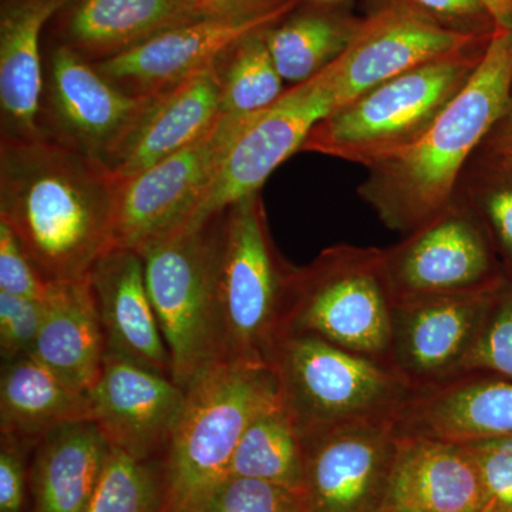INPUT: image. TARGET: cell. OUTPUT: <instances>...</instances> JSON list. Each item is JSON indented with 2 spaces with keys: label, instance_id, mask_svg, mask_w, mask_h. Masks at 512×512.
Wrapping results in <instances>:
<instances>
[{
  "label": "cell",
  "instance_id": "1",
  "mask_svg": "<svg viewBox=\"0 0 512 512\" xmlns=\"http://www.w3.org/2000/svg\"><path fill=\"white\" fill-rule=\"evenodd\" d=\"M119 181L46 137L2 136L0 220L49 282L86 278L111 249Z\"/></svg>",
  "mask_w": 512,
  "mask_h": 512
},
{
  "label": "cell",
  "instance_id": "2",
  "mask_svg": "<svg viewBox=\"0 0 512 512\" xmlns=\"http://www.w3.org/2000/svg\"><path fill=\"white\" fill-rule=\"evenodd\" d=\"M512 101V29L495 30L483 59L429 130L367 168L359 195L394 231L409 234L456 197L464 168Z\"/></svg>",
  "mask_w": 512,
  "mask_h": 512
},
{
  "label": "cell",
  "instance_id": "3",
  "mask_svg": "<svg viewBox=\"0 0 512 512\" xmlns=\"http://www.w3.org/2000/svg\"><path fill=\"white\" fill-rule=\"evenodd\" d=\"M281 403L271 367L220 363L187 389L164 458V512H200L229 476L242 434L259 413Z\"/></svg>",
  "mask_w": 512,
  "mask_h": 512
},
{
  "label": "cell",
  "instance_id": "4",
  "mask_svg": "<svg viewBox=\"0 0 512 512\" xmlns=\"http://www.w3.org/2000/svg\"><path fill=\"white\" fill-rule=\"evenodd\" d=\"M488 43L414 67L333 111L301 151L370 168L412 146L466 86Z\"/></svg>",
  "mask_w": 512,
  "mask_h": 512
},
{
  "label": "cell",
  "instance_id": "5",
  "mask_svg": "<svg viewBox=\"0 0 512 512\" xmlns=\"http://www.w3.org/2000/svg\"><path fill=\"white\" fill-rule=\"evenodd\" d=\"M293 268L276 251L259 192L222 212L217 272L221 363L269 367L284 330Z\"/></svg>",
  "mask_w": 512,
  "mask_h": 512
},
{
  "label": "cell",
  "instance_id": "6",
  "mask_svg": "<svg viewBox=\"0 0 512 512\" xmlns=\"http://www.w3.org/2000/svg\"><path fill=\"white\" fill-rule=\"evenodd\" d=\"M393 306L386 249L336 245L293 268L282 335L311 333L386 366Z\"/></svg>",
  "mask_w": 512,
  "mask_h": 512
},
{
  "label": "cell",
  "instance_id": "7",
  "mask_svg": "<svg viewBox=\"0 0 512 512\" xmlns=\"http://www.w3.org/2000/svg\"><path fill=\"white\" fill-rule=\"evenodd\" d=\"M269 367L302 441L356 421L392 416L417 393L389 367L311 333L282 335Z\"/></svg>",
  "mask_w": 512,
  "mask_h": 512
},
{
  "label": "cell",
  "instance_id": "8",
  "mask_svg": "<svg viewBox=\"0 0 512 512\" xmlns=\"http://www.w3.org/2000/svg\"><path fill=\"white\" fill-rule=\"evenodd\" d=\"M220 239L221 214L202 228L175 231L138 251L173 380L184 390L222 362Z\"/></svg>",
  "mask_w": 512,
  "mask_h": 512
},
{
  "label": "cell",
  "instance_id": "9",
  "mask_svg": "<svg viewBox=\"0 0 512 512\" xmlns=\"http://www.w3.org/2000/svg\"><path fill=\"white\" fill-rule=\"evenodd\" d=\"M258 114H221L214 126L190 146L143 173L119 181L111 249L138 252L180 228L210 187L235 141Z\"/></svg>",
  "mask_w": 512,
  "mask_h": 512
},
{
  "label": "cell",
  "instance_id": "10",
  "mask_svg": "<svg viewBox=\"0 0 512 512\" xmlns=\"http://www.w3.org/2000/svg\"><path fill=\"white\" fill-rule=\"evenodd\" d=\"M491 37L443 28L406 0H376L345 53L320 73L336 111L414 67L485 45Z\"/></svg>",
  "mask_w": 512,
  "mask_h": 512
},
{
  "label": "cell",
  "instance_id": "11",
  "mask_svg": "<svg viewBox=\"0 0 512 512\" xmlns=\"http://www.w3.org/2000/svg\"><path fill=\"white\" fill-rule=\"evenodd\" d=\"M332 113L322 74L286 89L235 141L210 187L175 231L202 228L238 201L261 191L269 175L299 153L312 128Z\"/></svg>",
  "mask_w": 512,
  "mask_h": 512
},
{
  "label": "cell",
  "instance_id": "12",
  "mask_svg": "<svg viewBox=\"0 0 512 512\" xmlns=\"http://www.w3.org/2000/svg\"><path fill=\"white\" fill-rule=\"evenodd\" d=\"M151 99L124 93L94 63L62 45L47 67L40 131L43 137L104 164Z\"/></svg>",
  "mask_w": 512,
  "mask_h": 512
},
{
  "label": "cell",
  "instance_id": "13",
  "mask_svg": "<svg viewBox=\"0 0 512 512\" xmlns=\"http://www.w3.org/2000/svg\"><path fill=\"white\" fill-rule=\"evenodd\" d=\"M396 414L303 440V512H389Z\"/></svg>",
  "mask_w": 512,
  "mask_h": 512
},
{
  "label": "cell",
  "instance_id": "14",
  "mask_svg": "<svg viewBox=\"0 0 512 512\" xmlns=\"http://www.w3.org/2000/svg\"><path fill=\"white\" fill-rule=\"evenodd\" d=\"M498 288L396 299L386 367L414 392L456 379Z\"/></svg>",
  "mask_w": 512,
  "mask_h": 512
},
{
  "label": "cell",
  "instance_id": "15",
  "mask_svg": "<svg viewBox=\"0 0 512 512\" xmlns=\"http://www.w3.org/2000/svg\"><path fill=\"white\" fill-rule=\"evenodd\" d=\"M396 299L426 298L476 291L498 282L485 229L470 207L454 200L386 249Z\"/></svg>",
  "mask_w": 512,
  "mask_h": 512
},
{
  "label": "cell",
  "instance_id": "16",
  "mask_svg": "<svg viewBox=\"0 0 512 512\" xmlns=\"http://www.w3.org/2000/svg\"><path fill=\"white\" fill-rule=\"evenodd\" d=\"M301 2L288 0L274 12L255 18L192 20L94 66L130 96H158L220 62L239 40L275 25Z\"/></svg>",
  "mask_w": 512,
  "mask_h": 512
},
{
  "label": "cell",
  "instance_id": "17",
  "mask_svg": "<svg viewBox=\"0 0 512 512\" xmlns=\"http://www.w3.org/2000/svg\"><path fill=\"white\" fill-rule=\"evenodd\" d=\"M89 397L93 421L110 446L150 461L165 454L183 414L187 390L173 377L106 353Z\"/></svg>",
  "mask_w": 512,
  "mask_h": 512
},
{
  "label": "cell",
  "instance_id": "18",
  "mask_svg": "<svg viewBox=\"0 0 512 512\" xmlns=\"http://www.w3.org/2000/svg\"><path fill=\"white\" fill-rule=\"evenodd\" d=\"M107 353L173 377L160 323L146 284L141 255L113 248L87 274Z\"/></svg>",
  "mask_w": 512,
  "mask_h": 512
},
{
  "label": "cell",
  "instance_id": "19",
  "mask_svg": "<svg viewBox=\"0 0 512 512\" xmlns=\"http://www.w3.org/2000/svg\"><path fill=\"white\" fill-rule=\"evenodd\" d=\"M220 62L150 100L104 163L117 181L143 173L214 126L222 114Z\"/></svg>",
  "mask_w": 512,
  "mask_h": 512
},
{
  "label": "cell",
  "instance_id": "20",
  "mask_svg": "<svg viewBox=\"0 0 512 512\" xmlns=\"http://www.w3.org/2000/svg\"><path fill=\"white\" fill-rule=\"evenodd\" d=\"M387 505L389 512H488L480 471L463 443L407 434H397Z\"/></svg>",
  "mask_w": 512,
  "mask_h": 512
},
{
  "label": "cell",
  "instance_id": "21",
  "mask_svg": "<svg viewBox=\"0 0 512 512\" xmlns=\"http://www.w3.org/2000/svg\"><path fill=\"white\" fill-rule=\"evenodd\" d=\"M394 420L400 436L457 443L512 436V380H448L414 393Z\"/></svg>",
  "mask_w": 512,
  "mask_h": 512
},
{
  "label": "cell",
  "instance_id": "22",
  "mask_svg": "<svg viewBox=\"0 0 512 512\" xmlns=\"http://www.w3.org/2000/svg\"><path fill=\"white\" fill-rule=\"evenodd\" d=\"M73 0H9L0 18V110L2 136L39 138L45 76L40 35Z\"/></svg>",
  "mask_w": 512,
  "mask_h": 512
},
{
  "label": "cell",
  "instance_id": "23",
  "mask_svg": "<svg viewBox=\"0 0 512 512\" xmlns=\"http://www.w3.org/2000/svg\"><path fill=\"white\" fill-rule=\"evenodd\" d=\"M107 348L89 281L53 282L32 355L64 382L89 393Z\"/></svg>",
  "mask_w": 512,
  "mask_h": 512
},
{
  "label": "cell",
  "instance_id": "24",
  "mask_svg": "<svg viewBox=\"0 0 512 512\" xmlns=\"http://www.w3.org/2000/svg\"><path fill=\"white\" fill-rule=\"evenodd\" d=\"M69 6L64 45L99 60L205 18L195 0H73Z\"/></svg>",
  "mask_w": 512,
  "mask_h": 512
},
{
  "label": "cell",
  "instance_id": "25",
  "mask_svg": "<svg viewBox=\"0 0 512 512\" xmlns=\"http://www.w3.org/2000/svg\"><path fill=\"white\" fill-rule=\"evenodd\" d=\"M84 420H93L89 393L64 382L33 356L3 362L2 437L37 446L52 431Z\"/></svg>",
  "mask_w": 512,
  "mask_h": 512
},
{
  "label": "cell",
  "instance_id": "26",
  "mask_svg": "<svg viewBox=\"0 0 512 512\" xmlns=\"http://www.w3.org/2000/svg\"><path fill=\"white\" fill-rule=\"evenodd\" d=\"M111 446L93 420L52 431L37 443L35 512H86Z\"/></svg>",
  "mask_w": 512,
  "mask_h": 512
},
{
  "label": "cell",
  "instance_id": "27",
  "mask_svg": "<svg viewBox=\"0 0 512 512\" xmlns=\"http://www.w3.org/2000/svg\"><path fill=\"white\" fill-rule=\"evenodd\" d=\"M301 3L265 30L266 45L276 70L292 86L308 82L335 62L355 39L365 16L340 2Z\"/></svg>",
  "mask_w": 512,
  "mask_h": 512
},
{
  "label": "cell",
  "instance_id": "28",
  "mask_svg": "<svg viewBox=\"0 0 512 512\" xmlns=\"http://www.w3.org/2000/svg\"><path fill=\"white\" fill-rule=\"evenodd\" d=\"M229 476L256 478L302 494L305 451L282 402L249 423L232 457Z\"/></svg>",
  "mask_w": 512,
  "mask_h": 512
},
{
  "label": "cell",
  "instance_id": "29",
  "mask_svg": "<svg viewBox=\"0 0 512 512\" xmlns=\"http://www.w3.org/2000/svg\"><path fill=\"white\" fill-rule=\"evenodd\" d=\"M265 29L251 33L222 57L221 113L251 116L268 110L286 92L266 45Z\"/></svg>",
  "mask_w": 512,
  "mask_h": 512
},
{
  "label": "cell",
  "instance_id": "30",
  "mask_svg": "<svg viewBox=\"0 0 512 512\" xmlns=\"http://www.w3.org/2000/svg\"><path fill=\"white\" fill-rule=\"evenodd\" d=\"M164 498L150 461L111 447L86 512H164Z\"/></svg>",
  "mask_w": 512,
  "mask_h": 512
},
{
  "label": "cell",
  "instance_id": "31",
  "mask_svg": "<svg viewBox=\"0 0 512 512\" xmlns=\"http://www.w3.org/2000/svg\"><path fill=\"white\" fill-rule=\"evenodd\" d=\"M457 197L493 232L498 244L512 258V167L476 151L464 168Z\"/></svg>",
  "mask_w": 512,
  "mask_h": 512
},
{
  "label": "cell",
  "instance_id": "32",
  "mask_svg": "<svg viewBox=\"0 0 512 512\" xmlns=\"http://www.w3.org/2000/svg\"><path fill=\"white\" fill-rule=\"evenodd\" d=\"M498 289L457 377L481 370L512 380V293Z\"/></svg>",
  "mask_w": 512,
  "mask_h": 512
},
{
  "label": "cell",
  "instance_id": "33",
  "mask_svg": "<svg viewBox=\"0 0 512 512\" xmlns=\"http://www.w3.org/2000/svg\"><path fill=\"white\" fill-rule=\"evenodd\" d=\"M200 512H303L298 491L256 478L228 476Z\"/></svg>",
  "mask_w": 512,
  "mask_h": 512
},
{
  "label": "cell",
  "instance_id": "34",
  "mask_svg": "<svg viewBox=\"0 0 512 512\" xmlns=\"http://www.w3.org/2000/svg\"><path fill=\"white\" fill-rule=\"evenodd\" d=\"M480 471L488 512H512V436L464 441Z\"/></svg>",
  "mask_w": 512,
  "mask_h": 512
},
{
  "label": "cell",
  "instance_id": "35",
  "mask_svg": "<svg viewBox=\"0 0 512 512\" xmlns=\"http://www.w3.org/2000/svg\"><path fill=\"white\" fill-rule=\"evenodd\" d=\"M46 315V301L0 292V353L3 362L32 355Z\"/></svg>",
  "mask_w": 512,
  "mask_h": 512
},
{
  "label": "cell",
  "instance_id": "36",
  "mask_svg": "<svg viewBox=\"0 0 512 512\" xmlns=\"http://www.w3.org/2000/svg\"><path fill=\"white\" fill-rule=\"evenodd\" d=\"M53 282L47 281L26 254L15 232L0 220V292L46 301Z\"/></svg>",
  "mask_w": 512,
  "mask_h": 512
},
{
  "label": "cell",
  "instance_id": "37",
  "mask_svg": "<svg viewBox=\"0 0 512 512\" xmlns=\"http://www.w3.org/2000/svg\"><path fill=\"white\" fill-rule=\"evenodd\" d=\"M443 28L473 36H493L498 29L490 10L480 0H406Z\"/></svg>",
  "mask_w": 512,
  "mask_h": 512
},
{
  "label": "cell",
  "instance_id": "38",
  "mask_svg": "<svg viewBox=\"0 0 512 512\" xmlns=\"http://www.w3.org/2000/svg\"><path fill=\"white\" fill-rule=\"evenodd\" d=\"M22 444L2 437L0 451V512H20L25 503Z\"/></svg>",
  "mask_w": 512,
  "mask_h": 512
},
{
  "label": "cell",
  "instance_id": "39",
  "mask_svg": "<svg viewBox=\"0 0 512 512\" xmlns=\"http://www.w3.org/2000/svg\"><path fill=\"white\" fill-rule=\"evenodd\" d=\"M288 0H195L205 18H255L281 8Z\"/></svg>",
  "mask_w": 512,
  "mask_h": 512
},
{
  "label": "cell",
  "instance_id": "40",
  "mask_svg": "<svg viewBox=\"0 0 512 512\" xmlns=\"http://www.w3.org/2000/svg\"><path fill=\"white\" fill-rule=\"evenodd\" d=\"M478 150L512 167V101Z\"/></svg>",
  "mask_w": 512,
  "mask_h": 512
},
{
  "label": "cell",
  "instance_id": "41",
  "mask_svg": "<svg viewBox=\"0 0 512 512\" xmlns=\"http://www.w3.org/2000/svg\"><path fill=\"white\" fill-rule=\"evenodd\" d=\"M497 22L498 28L512 29V0H480Z\"/></svg>",
  "mask_w": 512,
  "mask_h": 512
},
{
  "label": "cell",
  "instance_id": "42",
  "mask_svg": "<svg viewBox=\"0 0 512 512\" xmlns=\"http://www.w3.org/2000/svg\"><path fill=\"white\" fill-rule=\"evenodd\" d=\"M318 2H340V0H318Z\"/></svg>",
  "mask_w": 512,
  "mask_h": 512
}]
</instances>
